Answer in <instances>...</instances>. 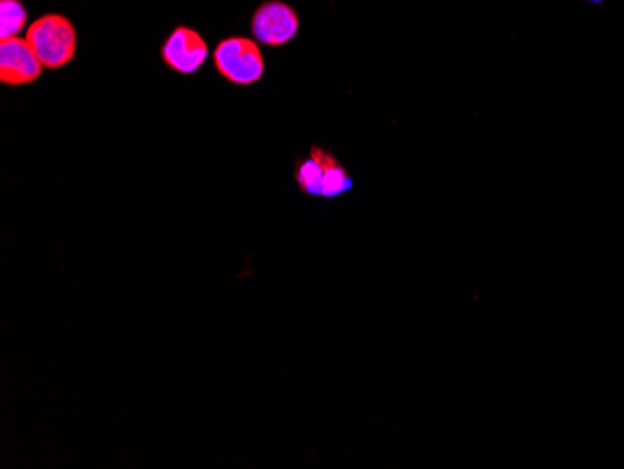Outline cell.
I'll return each instance as SVG.
<instances>
[{"instance_id":"3","label":"cell","mask_w":624,"mask_h":469,"mask_svg":"<svg viewBox=\"0 0 624 469\" xmlns=\"http://www.w3.org/2000/svg\"><path fill=\"white\" fill-rule=\"evenodd\" d=\"M256 40L270 47H281L298 36L299 17L292 6L281 0L264 2L251 19Z\"/></svg>"},{"instance_id":"2","label":"cell","mask_w":624,"mask_h":469,"mask_svg":"<svg viewBox=\"0 0 624 469\" xmlns=\"http://www.w3.org/2000/svg\"><path fill=\"white\" fill-rule=\"evenodd\" d=\"M215 70L232 85H255L266 72V62L258 43L249 38H227L215 47Z\"/></svg>"},{"instance_id":"6","label":"cell","mask_w":624,"mask_h":469,"mask_svg":"<svg viewBox=\"0 0 624 469\" xmlns=\"http://www.w3.org/2000/svg\"><path fill=\"white\" fill-rule=\"evenodd\" d=\"M326 150L312 146L311 154L307 159H299L296 165V182L299 189L305 195L322 197V180H324V167H326Z\"/></svg>"},{"instance_id":"7","label":"cell","mask_w":624,"mask_h":469,"mask_svg":"<svg viewBox=\"0 0 624 469\" xmlns=\"http://www.w3.org/2000/svg\"><path fill=\"white\" fill-rule=\"evenodd\" d=\"M0 38H15L27 25V10L19 0H0Z\"/></svg>"},{"instance_id":"4","label":"cell","mask_w":624,"mask_h":469,"mask_svg":"<svg viewBox=\"0 0 624 469\" xmlns=\"http://www.w3.org/2000/svg\"><path fill=\"white\" fill-rule=\"evenodd\" d=\"M42 62L23 38L0 42V81L6 86H25L42 77Z\"/></svg>"},{"instance_id":"5","label":"cell","mask_w":624,"mask_h":469,"mask_svg":"<svg viewBox=\"0 0 624 469\" xmlns=\"http://www.w3.org/2000/svg\"><path fill=\"white\" fill-rule=\"evenodd\" d=\"M161 58L174 72L193 75L208 58V43L197 30L178 27L163 43Z\"/></svg>"},{"instance_id":"8","label":"cell","mask_w":624,"mask_h":469,"mask_svg":"<svg viewBox=\"0 0 624 469\" xmlns=\"http://www.w3.org/2000/svg\"><path fill=\"white\" fill-rule=\"evenodd\" d=\"M595 2H600V0H595Z\"/></svg>"},{"instance_id":"1","label":"cell","mask_w":624,"mask_h":469,"mask_svg":"<svg viewBox=\"0 0 624 469\" xmlns=\"http://www.w3.org/2000/svg\"><path fill=\"white\" fill-rule=\"evenodd\" d=\"M25 40L47 70L68 66L77 51V32L64 15H43L30 25Z\"/></svg>"}]
</instances>
